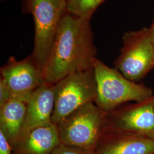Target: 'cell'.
<instances>
[{
    "label": "cell",
    "instance_id": "3957f363",
    "mask_svg": "<svg viewBox=\"0 0 154 154\" xmlns=\"http://www.w3.org/2000/svg\"><path fill=\"white\" fill-rule=\"evenodd\" d=\"M106 114L94 102L81 106L56 125L61 143L94 151L105 131Z\"/></svg>",
    "mask_w": 154,
    "mask_h": 154
},
{
    "label": "cell",
    "instance_id": "2e32d148",
    "mask_svg": "<svg viewBox=\"0 0 154 154\" xmlns=\"http://www.w3.org/2000/svg\"><path fill=\"white\" fill-rule=\"evenodd\" d=\"M0 154H13V149L5 136L0 131Z\"/></svg>",
    "mask_w": 154,
    "mask_h": 154
},
{
    "label": "cell",
    "instance_id": "4fadbf2b",
    "mask_svg": "<svg viewBox=\"0 0 154 154\" xmlns=\"http://www.w3.org/2000/svg\"><path fill=\"white\" fill-rule=\"evenodd\" d=\"M105 0H67L66 11L76 16L90 20Z\"/></svg>",
    "mask_w": 154,
    "mask_h": 154
},
{
    "label": "cell",
    "instance_id": "5bb4252c",
    "mask_svg": "<svg viewBox=\"0 0 154 154\" xmlns=\"http://www.w3.org/2000/svg\"><path fill=\"white\" fill-rule=\"evenodd\" d=\"M51 154H95L93 151L61 143Z\"/></svg>",
    "mask_w": 154,
    "mask_h": 154
},
{
    "label": "cell",
    "instance_id": "9c48e42d",
    "mask_svg": "<svg viewBox=\"0 0 154 154\" xmlns=\"http://www.w3.org/2000/svg\"><path fill=\"white\" fill-rule=\"evenodd\" d=\"M95 154H154V138L105 131Z\"/></svg>",
    "mask_w": 154,
    "mask_h": 154
},
{
    "label": "cell",
    "instance_id": "d6986e66",
    "mask_svg": "<svg viewBox=\"0 0 154 154\" xmlns=\"http://www.w3.org/2000/svg\"></svg>",
    "mask_w": 154,
    "mask_h": 154
},
{
    "label": "cell",
    "instance_id": "5b68a950",
    "mask_svg": "<svg viewBox=\"0 0 154 154\" xmlns=\"http://www.w3.org/2000/svg\"><path fill=\"white\" fill-rule=\"evenodd\" d=\"M122 42L121 53L114 62L115 68L137 82L154 67V44L149 28L126 32Z\"/></svg>",
    "mask_w": 154,
    "mask_h": 154
},
{
    "label": "cell",
    "instance_id": "277c9868",
    "mask_svg": "<svg viewBox=\"0 0 154 154\" xmlns=\"http://www.w3.org/2000/svg\"><path fill=\"white\" fill-rule=\"evenodd\" d=\"M67 0H23V9L34 21L33 60L42 70L51 49L55 34L66 11Z\"/></svg>",
    "mask_w": 154,
    "mask_h": 154
},
{
    "label": "cell",
    "instance_id": "ac0fdd59",
    "mask_svg": "<svg viewBox=\"0 0 154 154\" xmlns=\"http://www.w3.org/2000/svg\"><path fill=\"white\" fill-rule=\"evenodd\" d=\"M1 1H4V0H1Z\"/></svg>",
    "mask_w": 154,
    "mask_h": 154
},
{
    "label": "cell",
    "instance_id": "6da1fadb",
    "mask_svg": "<svg viewBox=\"0 0 154 154\" xmlns=\"http://www.w3.org/2000/svg\"><path fill=\"white\" fill-rule=\"evenodd\" d=\"M90 20L65 12L42 70L45 83L55 84L72 73L93 68L97 49Z\"/></svg>",
    "mask_w": 154,
    "mask_h": 154
},
{
    "label": "cell",
    "instance_id": "8fae6325",
    "mask_svg": "<svg viewBox=\"0 0 154 154\" xmlns=\"http://www.w3.org/2000/svg\"><path fill=\"white\" fill-rule=\"evenodd\" d=\"M61 142L57 126L38 127L22 136L13 147V154H51Z\"/></svg>",
    "mask_w": 154,
    "mask_h": 154
},
{
    "label": "cell",
    "instance_id": "8992f818",
    "mask_svg": "<svg viewBox=\"0 0 154 154\" xmlns=\"http://www.w3.org/2000/svg\"><path fill=\"white\" fill-rule=\"evenodd\" d=\"M55 103L51 121L57 125L83 105L94 102L97 86L93 68L75 72L54 84Z\"/></svg>",
    "mask_w": 154,
    "mask_h": 154
},
{
    "label": "cell",
    "instance_id": "7a4b0ae2",
    "mask_svg": "<svg viewBox=\"0 0 154 154\" xmlns=\"http://www.w3.org/2000/svg\"><path fill=\"white\" fill-rule=\"evenodd\" d=\"M93 69L97 86L94 103L105 112L127 102L140 103L154 95L149 87L129 80L115 67L107 66L97 58L94 61Z\"/></svg>",
    "mask_w": 154,
    "mask_h": 154
},
{
    "label": "cell",
    "instance_id": "30bf717a",
    "mask_svg": "<svg viewBox=\"0 0 154 154\" xmlns=\"http://www.w3.org/2000/svg\"><path fill=\"white\" fill-rule=\"evenodd\" d=\"M54 103V84L44 83L36 89L26 103L21 137L35 128L53 123L51 119Z\"/></svg>",
    "mask_w": 154,
    "mask_h": 154
},
{
    "label": "cell",
    "instance_id": "7c38bea8",
    "mask_svg": "<svg viewBox=\"0 0 154 154\" xmlns=\"http://www.w3.org/2000/svg\"><path fill=\"white\" fill-rule=\"evenodd\" d=\"M26 102L13 98L0 107V131L13 149L21 137L26 112Z\"/></svg>",
    "mask_w": 154,
    "mask_h": 154
},
{
    "label": "cell",
    "instance_id": "e0dca14e",
    "mask_svg": "<svg viewBox=\"0 0 154 154\" xmlns=\"http://www.w3.org/2000/svg\"><path fill=\"white\" fill-rule=\"evenodd\" d=\"M149 33H150L151 38L152 39V41H153L154 44V8L153 20H152V23H151V25L149 28Z\"/></svg>",
    "mask_w": 154,
    "mask_h": 154
},
{
    "label": "cell",
    "instance_id": "ba28073f",
    "mask_svg": "<svg viewBox=\"0 0 154 154\" xmlns=\"http://www.w3.org/2000/svg\"><path fill=\"white\" fill-rule=\"evenodd\" d=\"M1 78L10 88L13 98L27 102L34 91L44 83L42 70L32 55L21 61L9 58L0 69Z\"/></svg>",
    "mask_w": 154,
    "mask_h": 154
},
{
    "label": "cell",
    "instance_id": "52a82bcc",
    "mask_svg": "<svg viewBox=\"0 0 154 154\" xmlns=\"http://www.w3.org/2000/svg\"><path fill=\"white\" fill-rule=\"evenodd\" d=\"M105 131L154 138V95L142 102L107 112Z\"/></svg>",
    "mask_w": 154,
    "mask_h": 154
},
{
    "label": "cell",
    "instance_id": "9a60e30c",
    "mask_svg": "<svg viewBox=\"0 0 154 154\" xmlns=\"http://www.w3.org/2000/svg\"><path fill=\"white\" fill-rule=\"evenodd\" d=\"M13 99L11 91L5 82L0 78V107H2Z\"/></svg>",
    "mask_w": 154,
    "mask_h": 154
}]
</instances>
